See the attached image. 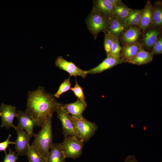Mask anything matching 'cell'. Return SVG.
Instances as JSON below:
<instances>
[{
    "label": "cell",
    "instance_id": "e0dca14e",
    "mask_svg": "<svg viewBox=\"0 0 162 162\" xmlns=\"http://www.w3.org/2000/svg\"><path fill=\"white\" fill-rule=\"evenodd\" d=\"M127 28L124 21L113 16L110 18L106 30L104 32H107L113 36L119 37Z\"/></svg>",
    "mask_w": 162,
    "mask_h": 162
},
{
    "label": "cell",
    "instance_id": "52a82bcc",
    "mask_svg": "<svg viewBox=\"0 0 162 162\" xmlns=\"http://www.w3.org/2000/svg\"><path fill=\"white\" fill-rule=\"evenodd\" d=\"M15 130L16 131L17 137L15 142L16 153L18 156L26 155L29 142L34 133H29L17 126Z\"/></svg>",
    "mask_w": 162,
    "mask_h": 162
},
{
    "label": "cell",
    "instance_id": "4dcf8cb0",
    "mask_svg": "<svg viewBox=\"0 0 162 162\" xmlns=\"http://www.w3.org/2000/svg\"><path fill=\"white\" fill-rule=\"evenodd\" d=\"M11 134H9L8 137L5 141L0 142V152L3 151L6 153H7L6 149L9 146V145L10 144H15V142H11L10 140V139L11 137Z\"/></svg>",
    "mask_w": 162,
    "mask_h": 162
},
{
    "label": "cell",
    "instance_id": "836d02e7",
    "mask_svg": "<svg viewBox=\"0 0 162 162\" xmlns=\"http://www.w3.org/2000/svg\"><path fill=\"white\" fill-rule=\"evenodd\" d=\"M160 162H162V161H160Z\"/></svg>",
    "mask_w": 162,
    "mask_h": 162
},
{
    "label": "cell",
    "instance_id": "7c38bea8",
    "mask_svg": "<svg viewBox=\"0 0 162 162\" xmlns=\"http://www.w3.org/2000/svg\"><path fill=\"white\" fill-rule=\"evenodd\" d=\"M120 58L124 62H129L142 48L139 41L135 43L122 45Z\"/></svg>",
    "mask_w": 162,
    "mask_h": 162
},
{
    "label": "cell",
    "instance_id": "9c48e42d",
    "mask_svg": "<svg viewBox=\"0 0 162 162\" xmlns=\"http://www.w3.org/2000/svg\"><path fill=\"white\" fill-rule=\"evenodd\" d=\"M16 108L10 105L1 104L0 106V117L1 118V127H5L7 129L12 127L15 129L17 126L14 123V120L17 116Z\"/></svg>",
    "mask_w": 162,
    "mask_h": 162
},
{
    "label": "cell",
    "instance_id": "d4e9b609",
    "mask_svg": "<svg viewBox=\"0 0 162 162\" xmlns=\"http://www.w3.org/2000/svg\"><path fill=\"white\" fill-rule=\"evenodd\" d=\"M104 47L107 56L111 53L112 49L114 37L106 32H104Z\"/></svg>",
    "mask_w": 162,
    "mask_h": 162
},
{
    "label": "cell",
    "instance_id": "7402d4cb",
    "mask_svg": "<svg viewBox=\"0 0 162 162\" xmlns=\"http://www.w3.org/2000/svg\"><path fill=\"white\" fill-rule=\"evenodd\" d=\"M142 9H133L128 16L124 20L128 28L131 26H139Z\"/></svg>",
    "mask_w": 162,
    "mask_h": 162
},
{
    "label": "cell",
    "instance_id": "484cf974",
    "mask_svg": "<svg viewBox=\"0 0 162 162\" xmlns=\"http://www.w3.org/2000/svg\"><path fill=\"white\" fill-rule=\"evenodd\" d=\"M70 77L64 80L60 84L57 91L54 95L56 98H59L62 94L70 90L71 84Z\"/></svg>",
    "mask_w": 162,
    "mask_h": 162
},
{
    "label": "cell",
    "instance_id": "9a60e30c",
    "mask_svg": "<svg viewBox=\"0 0 162 162\" xmlns=\"http://www.w3.org/2000/svg\"><path fill=\"white\" fill-rule=\"evenodd\" d=\"M16 118L18 121L17 127L30 133H34L33 130L37 126L35 120L29 114L21 110L17 111Z\"/></svg>",
    "mask_w": 162,
    "mask_h": 162
},
{
    "label": "cell",
    "instance_id": "d6986e66",
    "mask_svg": "<svg viewBox=\"0 0 162 162\" xmlns=\"http://www.w3.org/2000/svg\"><path fill=\"white\" fill-rule=\"evenodd\" d=\"M46 157V162H65L64 154L60 143H53Z\"/></svg>",
    "mask_w": 162,
    "mask_h": 162
},
{
    "label": "cell",
    "instance_id": "8fae6325",
    "mask_svg": "<svg viewBox=\"0 0 162 162\" xmlns=\"http://www.w3.org/2000/svg\"><path fill=\"white\" fill-rule=\"evenodd\" d=\"M61 104L63 109L68 114L78 118L83 117L82 113L87 106L86 101L79 99L73 103Z\"/></svg>",
    "mask_w": 162,
    "mask_h": 162
},
{
    "label": "cell",
    "instance_id": "f1b7e54d",
    "mask_svg": "<svg viewBox=\"0 0 162 162\" xmlns=\"http://www.w3.org/2000/svg\"><path fill=\"white\" fill-rule=\"evenodd\" d=\"M154 55L162 53V36L161 34L154 45L151 51Z\"/></svg>",
    "mask_w": 162,
    "mask_h": 162
},
{
    "label": "cell",
    "instance_id": "1f68e13d",
    "mask_svg": "<svg viewBox=\"0 0 162 162\" xmlns=\"http://www.w3.org/2000/svg\"><path fill=\"white\" fill-rule=\"evenodd\" d=\"M124 162H138L136 157L134 155H130L126 158Z\"/></svg>",
    "mask_w": 162,
    "mask_h": 162
},
{
    "label": "cell",
    "instance_id": "ba28073f",
    "mask_svg": "<svg viewBox=\"0 0 162 162\" xmlns=\"http://www.w3.org/2000/svg\"><path fill=\"white\" fill-rule=\"evenodd\" d=\"M55 63L57 67L68 73L70 77L80 76L85 78L88 74L87 70L81 69L74 63L66 60L62 56H58Z\"/></svg>",
    "mask_w": 162,
    "mask_h": 162
},
{
    "label": "cell",
    "instance_id": "603a6c76",
    "mask_svg": "<svg viewBox=\"0 0 162 162\" xmlns=\"http://www.w3.org/2000/svg\"><path fill=\"white\" fill-rule=\"evenodd\" d=\"M132 10L133 9L129 8L122 2L115 6L113 15L117 18L124 21Z\"/></svg>",
    "mask_w": 162,
    "mask_h": 162
},
{
    "label": "cell",
    "instance_id": "8992f818",
    "mask_svg": "<svg viewBox=\"0 0 162 162\" xmlns=\"http://www.w3.org/2000/svg\"><path fill=\"white\" fill-rule=\"evenodd\" d=\"M61 104L59 103V104L56 112L57 117L62 124L64 137L71 136L78 139V134L70 118L69 115L63 109Z\"/></svg>",
    "mask_w": 162,
    "mask_h": 162
},
{
    "label": "cell",
    "instance_id": "5bb4252c",
    "mask_svg": "<svg viewBox=\"0 0 162 162\" xmlns=\"http://www.w3.org/2000/svg\"><path fill=\"white\" fill-rule=\"evenodd\" d=\"M142 35V31L139 26H131L119 37V40L122 45L134 43L139 41Z\"/></svg>",
    "mask_w": 162,
    "mask_h": 162
},
{
    "label": "cell",
    "instance_id": "2e32d148",
    "mask_svg": "<svg viewBox=\"0 0 162 162\" xmlns=\"http://www.w3.org/2000/svg\"><path fill=\"white\" fill-rule=\"evenodd\" d=\"M153 9V6L151 2L149 0L147 1L144 8L142 9L139 26L142 34L146 30L152 26Z\"/></svg>",
    "mask_w": 162,
    "mask_h": 162
},
{
    "label": "cell",
    "instance_id": "7a4b0ae2",
    "mask_svg": "<svg viewBox=\"0 0 162 162\" xmlns=\"http://www.w3.org/2000/svg\"><path fill=\"white\" fill-rule=\"evenodd\" d=\"M52 117V116L50 117L41 127V130L37 134H34V139L31 145L46 158L53 143L51 124Z\"/></svg>",
    "mask_w": 162,
    "mask_h": 162
},
{
    "label": "cell",
    "instance_id": "83f0119b",
    "mask_svg": "<svg viewBox=\"0 0 162 162\" xmlns=\"http://www.w3.org/2000/svg\"><path fill=\"white\" fill-rule=\"evenodd\" d=\"M78 99L86 101V97L84 95L82 88L78 83L76 80L74 86L71 87L70 89Z\"/></svg>",
    "mask_w": 162,
    "mask_h": 162
},
{
    "label": "cell",
    "instance_id": "277c9868",
    "mask_svg": "<svg viewBox=\"0 0 162 162\" xmlns=\"http://www.w3.org/2000/svg\"><path fill=\"white\" fill-rule=\"evenodd\" d=\"M69 115L78 134V139L83 142L88 141L97 130V124L84 117L78 118Z\"/></svg>",
    "mask_w": 162,
    "mask_h": 162
},
{
    "label": "cell",
    "instance_id": "ffe728a7",
    "mask_svg": "<svg viewBox=\"0 0 162 162\" xmlns=\"http://www.w3.org/2000/svg\"><path fill=\"white\" fill-rule=\"evenodd\" d=\"M154 55L151 52L142 48L128 63L136 65L147 64L152 62Z\"/></svg>",
    "mask_w": 162,
    "mask_h": 162
},
{
    "label": "cell",
    "instance_id": "6da1fadb",
    "mask_svg": "<svg viewBox=\"0 0 162 162\" xmlns=\"http://www.w3.org/2000/svg\"><path fill=\"white\" fill-rule=\"evenodd\" d=\"M59 104L54 95L46 92L44 87L39 86L35 91L28 92L25 112L35 120L37 126L42 127L52 116Z\"/></svg>",
    "mask_w": 162,
    "mask_h": 162
},
{
    "label": "cell",
    "instance_id": "d6a6232c",
    "mask_svg": "<svg viewBox=\"0 0 162 162\" xmlns=\"http://www.w3.org/2000/svg\"><path fill=\"white\" fill-rule=\"evenodd\" d=\"M108 1L115 6L123 2L121 0H108Z\"/></svg>",
    "mask_w": 162,
    "mask_h": 162
},
{
    "label": "cell",
    "instance_id": "f546056e",
    "mask_svg": "<svg viewBox=\"0 0 162 162\" xmlns=\"http://www.w3.org/2000/svg\"><path fill=\"white\" fill-rule=\"evenodd\" d=\"M15 153L9 147V152L6 153L3 162H16L18 159V155H16Z\"/></svg>",
    "mask_w": 162,
    "mask_h": 162
},
{
    "label": "cell",
    "instance_id": "4316f807",
    "mask_svg": "<svg viewBox=\"0 0 162 162\" xmlns=\"http://www.w3.org/2000/svg\"><path fill=\"white\" fill-rule=\"evenodd\" d=\"M113 37V43L110 56L116 58H120L122 47L120 45L119 37Z\"/></svg>",
    "mask_w": 162,
    "mask_h": 162
},
{
    "label": "cell",
    "instance_id": "4fadbf2b",
    "mask_svg": "<svg viewBox=\"0 0 162 162\" xmlns=\"http://www.w3.org/2000/svg\"><path fill=\"white\" fill-rule=\"evenodd\" d=\"M124 63L120 58H116L110 55L107 56L105 59L96 67L87 70V72L88 74L100 73Z\"/></svg>",
    "mask_w": 162,
    "mask_h": 162
},
{
    "label": "cell",
    "instance_id": "cb8c5ba5",
    "mask_svg": "<svg viewBox=\"0 0 162 162\" xmlns=\"http://www.w3.org/2000/svg\"><path fill=\"white\" fill-rule=\"evenodd\" d=\"M28 162H46V158L34 146L29 145L26 154Z\"/></svg>",
    "mask_w": 162,
    "mask_h": 162
},
{
    "label": "cell",
    "instance_id": "5b68a950",
    "mask_svg": "<svg viewBox=\"0 0 162 162\" xmlns=\"http://www.w3.org/2000/svg\"><path fill=\"white\" fill-rule=\"evenodd\" d=\"M59 143L66 158L75 159L81 155L84 142L77 138L71 136L65 137L63 141Z\"/></svg>",
    "mask_w": 162,
    "mask_h": 162
},
{
    "label": "cell",
    "instance_id": "3957f363",
    "mask_svg": "<svg viewBox=\"0 0 162 162\" xmlns=\"http://www.w3.org/2000/svg\"><path fill=\"white\" fill-rule=\"evenodd\" d=\"M110 20V18L104 16L92 8L85 22L88 30L93 35L94 40L97 39L100 32L106 31Z\"/></svg>",
    "mask_w": 162,
    "mask_h": 162
},
{
    "label": "cell",
    "instance_id": "30bf717a",
    "mask_svg": "<svg viewBox=\"0 0 162 162\" xmlns=\"http://www.w3.org/2000/svg\"><path fill=\"white\" fill-rule=\"evenodd\" d=\"M161 28L151 26L145 30L142 34V38L139 41L143 49L151 52L154 45L161 34Z\"/></svg>",
    "mask_w": 162,
    "mask_h": 162
},
{
    "label": "cell",
    "instance_id": "ac0fdd59",
    "mask_svg": "<svg viewBox=\"0 0 162 162\" xmlns=\"http://www.w3.org/2000/svg\"><path fill=\"white\" fill-rule=\"evenodd\" d=\"M93 2V8L100 13L109 18L114 16L115 6L109 2L108 0H94Z\"/></svg>",
    "mask_w": 162,
    "mask_h": 162
},
{
    "label": "cell",
    "instance_id": "44dd1931",
    "mask_svg": "<svg viewBox=\"0 0 162 162\" xmlns=\"http://www.w3.org/2000/svg\"><path fill=\"white\" fill-rule=\"evenodd\" d=\"M152 26L161 28L162 26V2L161 1H155L154 3Z\"/></svg>",
    "mask_w": 162,
    "mask_h": 162
}]
</instances>
